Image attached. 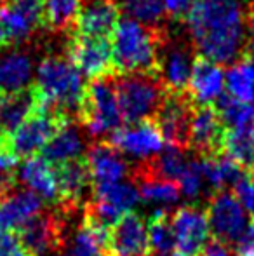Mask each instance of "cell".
Segmentation results:
<instances>
[{
	"label": "cell",
	"mask_w": 254,
	"mask_h": 256,
	"mask_svg": "<svg viewBox=\"0 0 254 256\" xmlns=\"http://www.w3.org/2000/svg\"><path fill=\"white\" fill-rule=\"evenodd\" d=\"M68 214L70 212L56 208L52 212H38L30 222L24 223L16 232L24 250L31 256H42L66 246Z\"/></svg>",
	"instance_id": "obj_7"
},
{
	"label": "cell",
	"mask_w": 254,
	"mask_h": 256,
	"mask_svg": "<svg viewBox=\"0 0 254 256\" xmlns=\"http://www.w3.org/2000/svg\"><path fill=\"white\" fill-rule=\"evenodd\" d=\"M68 58L89 78H99L112 75V44L108 38L101 37H84L71 34L68 46Z\"/></svg>",
	"instance_id": "obj_14"
},
{
	"label": "cell",
	"mask_w": 254,
	"mask_h": 256,
	"mask_svg": "<svg viewBox=\"0 0 254 256\" xmlns=\"http://www.w3.org/2000/svg\"><path fill=\"white\" fill-rule=\"evenodd\" d=\"M199 256H232V253L227 244H223L218 239H213L206 244V248L200 251Z\"/></svg>",
	"instance_id": "obj_37"
},
{
	"label": "cell",
	"mask_w": 254,
	"mask_h": 256,
	"mask_svg": "<svg viewBox=\"0 0 254 256\" xmlns=\"http://www.w3.org/2000/svg\"><path fill=\"white\" fill-rule=\"evenodd\" d=\"M178 185H180L181 196L188 197V199H197L202 194H209L206 174H204L202 158L197 157L188 160L187 168H185V171L181 172L180 180H178Z\"/></svg>",
	"instance_id": "obj_32"
},
{
	"label": "cell",
	"mask_w": 254,
	"mask_h": 256,
	"mask_svg": "<svg viewBox=\"0 0 254 256\" xmlns=\"http://www.w3.org/2000/svg\"><path fill=\"white\" fill-rule=\"evenodd\" d=\"M192 49L181 40H160L155 77L167 92H185L193 70Z\"/></svg>",
	"instance_id": "obj_9"
},
{
	"label": "cell",
	"mask_w": 254,
	"mask_h": 256,
	"mask_svg": "<svg viewBox=\"0 0 254 256\" xmlns=\"http://www.w3.org/2000/svg\"><path fill=\"white\" fill-rule=\"evenodd\" d=\"M207 218H209V226L211 232L214 234V239L221 240L227 246L237 242L249 225L248 214L237 197L225 190L211 197Z\"/></svg>",
	"instance_id": "obj_10"
},
{
	"label": "cell",
	"mask_w": 254,
	"mask_h": 256,
	"mask_svg": "<svg viewBox=\"0 0 254 256\" xmlns=\"http://www.w3.org/2000/svg\"><path fill=\"white\" fill-rule=\"evenodd\" d=\"M119 7L115 0H89L82 2L80 12L73 24L75 35L108 38L119 23Z\"/></svg>",
	"instance_id": "obj_19"
},
{
	"label": "cell",
	"mask_w": 254,
	"mask_h": 256,
	"mask_svg": "<svg viewBox=\"0 0 254 256\" xmlns=\"http://www.w3.org/2000/svg\"><path fill=\"white\" fill-rule=\"evenodd\" d=\"M37 103L68 117L78 112L85 92L84 75L68 56L52 54L38 63L31 86Z\"/></svg>",
	"instance_id": "obj_2"
},
{
	"label": "cell",
	"mask_w": 254,
	"mask_h": 256,
	"mask_svg": "<svg viewBox=\"0 0 254 256\" xmlns=\"http://www.w3.org/2000/svg\"><path fill=\"white\" fill-rule=\"evenodd\" d=\"M14 185V178H5V176H0V199L2 196Z\"/></svg>",
	"instance_id": "obj_39"
},
{
	"label": "cell",
	"mask_w": 254,
	"mask_h": 256,
	"mask_svg": "<svg viewBox=\"0 0 254 256\" xmlns=\"http://www.w3.org/2000/svg\"><path fill=\"white\" fill-rule=\"evenodd\" d=\"M68 120L70 118L64 115L38 104L33 110V114L0 145L5 146L17 158L35 157L44 150V146L51 142V138L58 132V129Z\"/></svg>",
	"instance_id": "obj_6"
},
{
	"label": "cell",
	"mask_w": 254,
	"mask_h": 256,
	"mask_svg": "<svg viewBox=\"0 0 254 256\" xmlns=\"http://www.w3.org/2000/svg\"><path fill=\"white\" fill-rule=\"evenodd\" d=\"M5 51V49H3ZM35 68L33 60L26 51L12 49L0 51V92L17 94L31 88Z\"/></svg>",
	"instance_id": "obj_20"
},
{
	"label": "cell",
	"mask_w": 254,
	"mask_h": 256,
	"mask_svg": "<svg viewBox=\"0 0 254 256\" xmlns=\"http://www.w3.org/2000/svg\"><path fill=\"white\" fill-rule=\"evenodd\" d=\"M159 256H190V254H185V253H181V251L178 250V251H167V253H160Z\"/></svg>",
	"instance_id": "obj_40"
},
{
	"label": "cell",
	"mask_w": 254,
	"mask_h": 256,
	"mask_svg": "<svg viewBox=\"0 0 254 256\" xmlns=\"http://www.w3.org/2000/svg\"><path fill=\"white\" fill-rule=\"evenodd\" d=\"M0 256H31L21 244L16 232L0 230Z\"/></svg>",
	"instance_id": "obj_34"
},
{
	"label": "cell",
	"mask_w": 254,
	"mask_h": 256,
	"mask_svg": "<svg viewBox=\"0 0 254 256\" xmlns=\"http://www.w3.org/2000/svg\"><path fill=\"white\" fill-rule=\"evenodd\" d=\"M234 196L248 214L254 218V172H244L234 185Z\"/></svg>",
	"instance_id": "obj_33"
},
{
	"label": "cell",
	"mask_w": 254,
	"mask_h": 256,
	"mask_svg": "<svg viewBox=\"0 0 254 256\" xmlns=\"http://www.w3.org/2000/svg\"><path fill=\"white\" fill-rule=\"evenodd\" d=\"M171 225H173L176 246L181 253L199 256L200 251L209 242V218L207 209L200 206H183L171 214Z\"/></svg>",
	"instance_id": "obj_12"
},
{
	"label": "cell",
	"mask_w": 254,
	"mask_h": 256,
	"mask_svg": "<svg viewBox=\"0 0 254 256\" xmlns=\"http://www.w3.org/2000/svg\"><path fill=\"white\" fill-rule=\"evenodd\" d=\"M235 254L237 256H254V218L244 230L241 239L235 242Z\"/></svg>",
	"instance_id": "obj_36"
},
{
	"label": "cell",
	"mask_w": 254,
	"mask_h": 256,
	"mask_svg": "<svg viewBox=\"0 0 254 256\" xmlns=\"http://www.w3.org/2000/svg\"><path fill=\"white\" fill-rule=\"evenodd\" d=\"M113 72L155 75L160 48V32L148 28L131 18H122L112 32Z\"/></svg>",
	"instance_id": "obj_3"
},
{
	"label": "cell",
	"mask_w": 254,
	"mask_h": 256,
	"mask_svg": "<svg viewBox=\"0 0 254 256\" xmlns=\"http://www.w3.org/2000/svg\"><path fill=\"white\" fill-rule=\"evenodd\" d=\"M78 115L85 132L96 140H110L113 132L122 128L124 117L117 98L115 78L112 75L92 78L91 84L85 86Z\"/></svg>",
	"instance_id": "obj_4"
},
{
	"label": "cell",
	"mask_w": 254,
	"mask_h": 256,
	"mask_svg": "<svg viewBox=\"0 0 254 256\" xmlns=\"http://www.w3.org/2000/svg\"><path fill=\"white\" fill-rule=\"evenodd\" d=\"M17 178L28 190L35 192L42 200L58 206L59 192L56 182L54 166H51L42 157L24 158V162L17 169Z\"/></svg>",
	"instance_id": "obj_21"
},
{
	"label": "cell",
	"mask_w": 254,
	"mask_h": 256,
	"mask_svg": "<svg viewBox=\"0 0 254 256\" xmlns=\"http://www.w3.org/2000/svg\"><path fill=\"white\" fill-rule=\"evenodd\" d=\"M106 242H108L106 234L98 232L87 223L80 222L71 237L70 256H108Z\"/></svg>",
	"instance_id": "obj_28"
},
{
	"label": "cell",
	"mask_w": 254,
	"mask_h": 256,
	"mask_svg": "<svg viewBox=\"0 0 254 256\" xmlns=\"http://www.w3.org/2000/svg\"><path fill=\"white\" fill-rule=\"evenodd\" d=\"M132 182L138 186L141 200H145L148 204L171 206L176 204L181 197L180 185L176 182L148 174V172L141 171L138 168L132 171Z\"/></svg>",
	"instance_id": "obj_24"
},
{
	"label": "cell",
	"mask_w": 254,
	"mask_h": 256,
	"mask_svg": "<svg viewBox=\"0 0 254 256\" xmlns=\"http://www.w3.org/2000/svg\"><path fill=\"white\" fill-rule=\"evenodd\" d=\"M3 96H5V94H2V92H0V103H2V98H3Z\"/></svg>",
	"instance_id": "obj_41"
},
{
	"label": "cell",
	"mask_w": 254,
	"mask_h": 256,
	"mask_svg": "<svg viewBox=\"0 0 254 256\" xmlns=\"http://www.w3.org/2000/svg\"><path fill=\"white\" fill-rule=\"evenodd\" d=\"M38 106L33 88L17 94H5L0 103V143L9 138Z\"/></svg>",
	"instance_id": "obj_23"
},
{
	"label": "cell",
	"mask_w": 254,
	"mask_h": 256,
	"mask_svg": "<svg viewBox=\"0 0 254 256\" xmlns=\"http://www.w3.org/2000/svg\"><path fill=\"white\" fill-rule=\"evenodd\" d=\"M187 91L193 106H213L225 91L223 68L207 58H195Z\"/></svg>",
	"instance_id": "obj_16"
},
{
	"label": "cell",
	"mask_w": 254,
	"mask_h": 256,
	"mask_svg": "<svg viewBox=\"0 0 254 256\" xmlns=\"http://www.w3.org/2000/svg\"><path fill=\"white\" fill-rule=\"evenodd\" d=\"M244 0H197L190 16L192 44L199 56L218 64H234L248 46Z\"/></svg>",
	"instance_id": "obj_1"
},
{
	"label": "cell",
	"mask_w": 254,
	"mask_h": 256,
	"mask_svg": "<svg viewBox=\"0 0 254 256\" xmlns=\"http://www.w3.org/2000/svg\"><path fill=\"white\" fill-rule=\"evenodd\" d=\"M148 236L152 251H157L159 254L173 251V248L176 246V239H174L171 214L167 209L159 208L153 211L148 220Z\"/></svg>",
	"instance_id": "obj_29"
},
{
	"label": "cell",
	"mask_w": 254,
	"mask_h": 256,
	"mask_svg": "<svg viewBox=\"0 0 254 256\" xmlns=\"http://www.w3.org/2000/svg\"><path fill=\"white\" fill-rule=\"evenodd\" d=\"M40 157L51 166H61L64 162L85 157V138L78 126L64 122L51 142L44 146Z\"/></svg>",
	"instance_id": "obj_22"
},
{
	"label": "cell",
	"mask_w": 254,
	"mask_h": 256,
	"mask_svg": "<svg viewBox=\"0 0 254 256\" xmlns=\"http://www.w3.org/2000/svg\"><path fill=\"white\" fill-rule=\"evenodd\" d=\"M225 126L214 106H195L188 129V148L199 157H214L223 154Z\"/></svg>",
	"instance_id": "obj_15"
},
{
	"label": "cell",
	"mask_w": 254,
	"mask_h": 256,
	"mask_svg": "<svg viewBox=\"0 0 254 256\" xmlns=\"http://www.w3.org/2000/svg\"><path fill=\"white\" fill-rule=\"evenodd\" d=\"M56 256H64V254H56Z\"/></svg>",
	"instance_id": "obj_42"
},
{
	"label": "cell",
	"mask_w": 254,
	"mask_h": 256,
	"mask_svg": "<svg viewBox=\"0 0 254 256\" xmlns=\"http://www.w3.org/2000/svg\"><path fill=\"white\" fill-rule=\"evenodd\" d=\"M115 89L122 117L129 124L155 117L167 92L152 74L120 75L115 78Z\"/></svg>",
	"instance_id": "obj_5"
},
{
	"label": "cell",
	"mask_w": 254,
	"mask_h": 256,
	"mask_svg": "<svg viewBox=\"0 0 254 256\" xmlns=\"http://www.w3.org/2000/svg\"><path fill=\"white\" fill-rule=\"evenodd\" d=\"M106 251L108 256H150L148 222L138 212H126L110 230Z\"/></svg>",
	"instance_id": "obj_13"
},
{
	"label": "cell",
	"mask_w": 254,
	"mask_h": 256,
	"mask_svg": "<svg viewBox=\"0 0 254 256\" xmlns=\"http://www.w3.org/2000/svg\"><path fill=\"white\" fill-rule=\"evenodd\" d=\"M85 162H87L89 172H91L92 188L94 190L124 182L126 176L131 172L127 160L110 143L92 145L85 154Z\"/></svg>",
	"instance_id": "obj_17"
},
{
	"label": "cell",
	"mask_w": 254,
	"mask_h": 256,
	"mask_svg": "<svg viewBox=\"0 0 254 256\" xmlns=\"http://www.w3.org/2000/svg\"><path fill=\"white\" fill-rule=\"evenodd\" d=\"M253 51H254V4H251V7L248 10V46H246V52H253Z\"/></svg>",
	"instance_id": "obj_38"
},
{
	"label": "cell",
	"mask_w": 254,
	"mask_h": 256,
	"mask_svg": "<svg viewBox=\"0 0 254 256\" xmlns=\"http://www.w3.org/2000/svg\"><path fill=\"white\" fill-rule=\"evenodd\" d=\"M115 4L127 18L153 30H159L166 16L162 0H115Z\"/></svg>",
	"instance_id": "obj_27"
},
{
	"label": "cell",
	"mask_w": 254,
	"mask_h": 256,
	"mask_svg": "<svg viewBox=\"0 0 254 256\" xmlns=\"http://www.w3.org/2000/svg\"><path fill=\"white\" fill-rule=\"evenodd\" d=\"M164 12L174 21H185L190 16L197 0H162Z\"/></svg>",
	"instance_id": "obj_35"
},
{
	"label": "cell",
	"mask_w": 254,
	"mask_h": 256,
	"mask_svg": "<svg viewBox=\"0 0 254 256\" xmlns=\"http://www.w3.org/2000/svg\"><path fill=\"white\" fill-rule=\"evenodd\" d=\"M82 0H45V26L52 30L73 28Z\"/></svg>",
	"instance_id": "obj_30"
},
{
	"label": "cell",
	"mask_w": 254,
	"mask_h": 256,
	"mask_svg": "<svg viewBox=\"0 0 254 256\" xmlns=\"http://www.w3.org/2000/svg\"><path fill=\"white\" fill-rule=\"evenodd\" d=\"M216 110L220 114L225 129L254 124V103L239 102L232 96H221Z\"/></svg>",
	"instance_id": "obj_31"
},
{
	"label": "cell",
	"mask_w": 254,
	"mask_h": 256,
	"mask_svg": "<svg viewBox=\"0 0 254 256\" xmlns=\"http://www.w3.org/2000/svg\"><path fill=\"white\" fill-rule=\"evenodd\" d=\"M108 143L117 152L141 162L152 160L166 146V140L153 120H143L120 128L110 136Z\"/></svg>",
	"instance_id": "obj_8"
},
{
	"label": "cell",
	"mask_w": 254,
	"mask_h": 256,
	"mask_svg": "<svg viewBox=\"0 0 254 256\" xmlns=\"http://www.w3.org/2000/svg\"><path fill=\"white\" fill-rule=\"evenodd\" d=\"M44 200L28 188L12 185L0 199V230L17 232L24 223L42 212Z\"/></svg>",
	"instance_id": "obj_18"
},
{
	"label": "cell",
	"mask_w": 254,
	"mask_h": 256,
	"mask_svg": "<svg viewBox=\"0 0 254 256\" xmlns=\"http://www.w3.org/2000/svg\"><path fill=\"white\" fill-rule=\"evenodd\" d=\"M193 108L195 106L185 92H166L153 122L167 145L180 146L183 150L188 148V129Z\"/></svg>",
	"instance_id": "obj_11"
},
{
	"label": "cell",
	"mask_w": 254,
	"mask_h": 256,
	"mask_svg": "<svg viewBox=\"0 0 254 256\" xmlns=\"http://www.w3.org/2000/svg\"><path fill=\"white\" fill-rule=\"evenodd\" d=\"M92 199H99L108 206H112L115 211H119L120 214L131 212V209L141 200L139 197V190L136 186V183L132 182H119L115 185L101 186L96 188L92 194Z\"/></svg>",
	"instance_id": "obj_26"
},
{
	"label": "cell",
	"mask_w": 254,
	"mask_h": 256,
	"mask_svg": "<svg viewBox=\"0 0 254 256\" xmlns=\"http://www.w3.org/2000/svg\"><path fill=\"white\" fill-rule=\"evenodd\" d=\"M223 154L246 172H254V124L225 129Z\"/></svg>",
	"instance_id": "obj_25"
}]
</instances>
